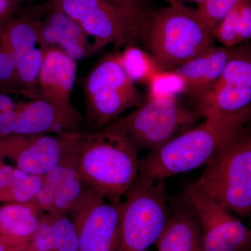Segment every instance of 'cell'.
<instances>
[{
    "mask_svg": "<svg viewBox=\"0 0 251 251\" xmlns=\"http://www.w3.org/2000/svg\"><path fill=\"white\" fill-rule=\"evenodd\" d=\"M243 1L245 0H205L194 12L211 34L227 15Z\"/></svg>",
    "mask_w": 251,
    "mask_h": 251,
    "instance_id": "cb8c5ba5",
    "label": "cell"
},
{
    "mask_svg": "<svg viewBox=\"0 0 251 251\" xmlns=\"http://www.w3.org/2000/svg\"><path fill=\"white\" fill-rule=\"evenodd\" d=\"M118 59L122 68L133 82L148 83L159 72L148 53L135 46H126L118 52Z\"/></svg>",
    "mask_w": 251,
    "mask_h": 251,
    "instance_id": "ffe728a7",
    "label": "cell"
},
{
    "mask_svg": "<svg viewBox=\"0 0 251 251\" xmlns=\"http://www.w3.org/2000/svg\"><path fill=\"white\" fill-rule=\"evenodd\" d=\"M0 42L14 57L23 95L35 99L44 57V50L38 41L36 18L30 15L14 16L0 23Z\"/></svg>",
    "mask_w": 251,
    "mask_h": 251,
    "instance_id": "4fadbf2b",
    "label": "cell"
},
{
    "mask_svg": "<svg viewBox=\"0 0 251 251\" xmlns=\"http://www.w3.org/2000/svg\"><path fill=\"white\" fill-rule=\"evenodd\" d=\"M250 251V250H249V251Z\"/></svg>",
    "mask_w": 251,
    "mask_h": 251,
    "instance_id": "8d00e7d4",
    "label": "cell"
},
{
    "mask_svg": "<svg viewBox=\"0 0 251 251\" xmlns=\"http://www.w3.org/2000/svg\"><path fill=\"white\" fill-rule=\"evenodd\" d=\"M82 130L60 134L10 135L0 138V157L31 175H45L80 143Z\"/></svg>",
    "mask_w": 251,
    "mask_h": 251,
    "instance_id": "8fae6325",
    "label": "cell"
},
{
    "mask_svg": "<svg viewBox=\"0 0 251 251\" xmlns=\"http://www.w3.org/2000/svg\"><path fill=\"white\" fill-rule=\"evenodd\" d=\"M238 5L234 8L218 27L211 32L214 40L225 47H234L243 44L239 34Z\"/></svg>",
    "mask_w": 251,
    "mask_h": 251,
    "instance_id": "4316f807",
    "label": "cell"
},
{
    "mask_svg": "<svg viewBox=\"0 0 251 251\" xmlns=\"http://www.w3.org/2000/svg\"><path fill=\"white\" fill-rule=\"evenodd\" d=\"M78 159L68 169L67 174L54 194L52 210L50 214H67L73 203L85 187L77 171Z\"/></svg>",
    "mask_w": 251,
    "mask_h": 251,
    "instance_id": "44dd1931",
    "label": "cell"
},
{
    "mask_svg": "<svg viewBox=\"0 0 251 251\" xmlns=\"http://www.w3.org/2000/svg\"><path fill=\"white\" fill-rule=\"evenodd\" d=\"M239 46H212L179 67L172 69L184 79V93L198 99L210 90L222 75L227 63L237 53Z\"/></svg>",
    "mask_w": 251,
    "mask_h": 251,
    "instance_id": "ac0fdd59",
    "label": "cell"
},
{
    "mask_svg": "<svg viewBox=\"0 0 251 251\" xmlns=\"http://www.w3.org/2000/svg\"><path fill=\"white\" fill-rule=\"evenodd\" d=\"M138 150L112 122L82 131L77 171L87 187L112 202L121 201L138 174Z\"/></svg>",
    "mask_w": 251,
    "mask_h": 251,
    "instance_id": "6da1fadb",
    "label": "cell"
},
{
    "mask_svg": "<svg viewBox=\"0 0 251 251\" xmlns=\"http://www.w3.org/2000/svg\"><path fill=\"white\" fill-rule=\"evenodd\" d=\"M106 1L120 7L130 10L133 12L139 13V14L147 12V11L144 9L145 0H106Z\"/></svg>",
    "mask_w": 251,
    "mask_h": 251,
    "instance_id": "4dcf8cb0",
    "label": "cell"
},
{
    "mask_svg": "<svg viewBox=\"0 0 251 251\" xmlns=\"http://www.w3.org/2000/svg\"><path fill=\"white\" fill-rule=\"evenodd\" d=\"M29 242V241H28ZM23 243V244H21V245L18 246L17 248H16V249H14V250L11 251H25L26 247H27V243Z\"/></svg>",
    "mask_w": 251,
    "mask_h": 251,
    "instance_id": "e575fe53",
    "label": "cell"
},
{
    "mask_svg": "<svg viewBox=\"0 0 251 251\" xmlns=\"http://www.w3.org/2000/svg\"><path fill=\"white\" fill-rule=\"evenodd\" d=\"M94 38V54L108 45L135 46L141 40L147 12H133L106 0H51Z\"/></svg>",
    "mask_w": 251,
    "mask_h": 251,
    "instance_id": "52a82bcc",
    "label": "cell"
},
{
    "mask_svg": "<svg viewBox=\"0 0 251 251\" xmlns=\"http://www.w3.org/2000/svg\"><path fill=\"white\" fill-rule=\"evenodd\" d=\"M184 191L198 216L203 251L250 250L251 230L234 214L206 196L196 183L185 185Z\"/></svg>",
    "mask_w": 251,
    "mask_h": 251,
    "instance_id": "30bf717a",
    "label": "cell"
},
{
    "mask_svg": "<svg viewBox=\"0 0 251 251\" xmlns=\"http://www.w3.org/2000/svg\"><path fill=\"white\" fill-rule=\"evenodd\" d=\"M154 244L157 251H203L197 214L184 194L171 201L166 226Z\"/></svg>",
    "mask_w": 251,
    "mask_h": 251,
    "instance_id": "e0dca14e",
    "label": "cell"
},
{
    "mask_svg": "<svg viewBox=\"0 0 251 251\" xmlns=\"http://www.w3.org/2000/svg\"><path fill=\"white\" fill-rule=\"evenodd\" d=\"M0 93L22 94L14 57L1 42H0Z\"/></svg>",
    "mask_w": 251,
    "mask_h": 251,
    "instance_id": "484cf974",
    "label": "cell"
},
{
    "mask_svg": "<svg viewBox=\"0 0 251 251\" xmlns=\"http://www.w3.org/2000/svg\"><path fill=\"white\" fill-rule=\"evenodd\" d=\"M168 1V0H167ZM191 1H194V2H196V4H198V7H200V6H202L203 4V3L204 2V1L205 0H191Z\"/></svg>",
    "mask_w": 251,
    "mask_h": 251,
    "instance_id": "d590c367",
    "label": "cell"
},
{
    "mask_svg": "<svg viewBox=\"0 0 251 251\" xmlns=\"http://www.w3.org/2000/svg\"><path fill=\"white\" fill-rule=\"evenodd\" d=\"M125 196L117 251H148L161 236L169 214L164 180L138 174Z\"/></svg>",
    "mask_w": 251,
    "mask_h": 251,
    "instance_id": "8992f818",
    "label": "cell"
},
{
    "mask_svg": "<svg viewBox=\"0 0 251 251\" xmlns=\"http://www.w3.org/2000/svg\"><path fill=\"white\" fill-rule=\"evenodd\" d=\"M196 100L198 113L204 117L229 116L251 110V56L247 46H239L219 80Z\"/></svg>",
    "mask_w": 251,
    "mask_h": 251,
    "instance_id": "7c38bea8",
    "label": "cell"
},
{
    "mask_svg": "<svg viewBox=\"0 0 251 251\" xmlns=\"http://www.w3.org/2000/svg\"><path fill=\"white\" fill-rule=\"evenodd\" d=\"M148 85V98H176L177 94L185 92L184 79L172 71L157 72Z\"/></svg>",
    "mask_w": 251,
    "mask_h": 251,
    "instance_id": "d4e9b609",
    "label": "cell"
},
{
    "mask_svg": "<svg viewBox=\"0 0 251 251\" xmlns=\"http://www.w3.org/2000/svg\"><path fill=\"white\" fill-rule=\"evenodd\" d=\"M18 110L0 112V138L10 136L14 133Z\"/></svg>",
    "mask_w": 251,
    "mask_h": 251,
    "instance_id": "f1b7e54d",
    "label": "cell"
},
{
    "mask_svg": "<svg viewBox=\"0 0 251 251\" xmlns=\"http://www.w3.org/2000/svg\"><path fill=\"white\" fill-rule=\"evenodd\" d=\"M44 175H26L14 178L9 187L0 191V201L7 202H32L44 184Z\"/></svg>",
    "mask_w": 251,
    "mask_h": 251,
    "instance_id": "603a6c76",
    "label": "cell"
},
{
    "mask_svg": "<svg viewBox=\"0 0 251 251\" xmlns=\"http://www.w3.org/2000/svg\"><path fill=\"white\" fill-rule=\"evenodd\" d=\"M0 157V191L9 187L14 179L15 168L3 163Z\"/></svg>",
    "mask_w": 251,
    "mask_h": 251,
    "instance_id": "f546056e",
    "label": "cell"
},
{
    "mask_svg": "<svg viewBox=\"0 0 251 251\" xmlns=\"http://www.w3.org/2000/svg\"><path fill=\"white\" fill-rule=\"evenodd\" d=\"M124 202H112L85 186L68 210L79 251H117Z\"/></svg>",
    "mask_w": 251,
    "mask_h": 251,
    "instance_id": "9c48e42d",
    "label": "cell"
},
{
    "mask_svg": "<svg viewBox=\"0 0 251 251\" xmlns=\"http://www.w3.org/2000/svg\"><path fill=\"white\" fill-rule=\"evenodd\" d=\"M239 11V34L242 43L249 41L251 37V0H245L238 4Z\"/></svg>",
    "mask_w": 251,
    "mask_h": 251,
    "instance_id": "83f0119b",
    "label": "cell"
},
{
    "mask_svg": "<svg viewBox=\"0 0 251 251\" xmlns=\"http://www.w3.org/2000/svg\"><path fill=\"white\" fill-rule=\"evenodd\" d=\"M85 98V125L100 129L115 121L125 111L143 103V96L126 74L118 52L101 57L82 82Z\"/></svg>",
    "mask_w": 251,
    "mask_h": 251,
    "instance_id": "5b68a950",
    "label": "cell"
},
{
    "mask_svg": "<svg viewBox=\"0 0 251 251\" xmlns=\"http://www.w3.org/2000/svg\"><path fill=\"white\" fill-rule=\"evenodd\" d=\"M199 114L181 106L176 98H148L115 123L138 150L155 151L194 127Z\"/></svg>",
    "mask_w": 251,
    "mask_h": 251,
    "instance_id": "ba28073f",
    "label": "cell"
},
{
    "mask_svg": "<svg viewBox=\"0 0 251 251\" xmlns=\"http://www.w3.org/2000/svg\"><path fill=\"white\" fill-rule=\"evenodd\" d=\"M18 0H0V23L14 16Z\"/></svg>",
    "mask_w": 251,
    "mask_h": 251,
    "instance_id": "1f68e13d",
    "label": "cell"
},
{
    "mask_svg": "<svg viewBox=\"0 0 251 251\" xmlns=\"http://www.w3.org/2000/svg\"><path fill=\"white\" fill-rule=\"evenodd\" d=\"M168 1L169 6L147 12L142 34L148 55L161 72L179 67L215 46L194 10L179 0Z\"/></svg>",
    "mask_w": 251,
    "mask_h": 251,
    "instance_id": "3957f363",
    "label": "cell"
},
{
    "mask_svg": "<svg viewBox=\"0 0 251 251\" xmlns=\"http://www.w3.org/2000/svg\"><path fill=\"white\" fill-rule=\"evenodd\" d=\"M22 244L7 239V238L0 236V251H11L17 248L18 246Z\"/></svg>",
    "mask_w": 251,
    "mask_h": 251,
    "instance_id": "836d02e7",
    "label": "cell"
},
{
    "mask_svg": "<svg viewBox=\"0 0 251 251\" xmlns=\"http://www.w3.org/2000/svg\"><path fill=\"white\" fill-rule=\"evenodd\" d=\"M85 117L75 108H67L36 97L21 102L12 135L60 134L81 130Z\"/></svg>",
    "mask_w": 251,
    "mask_h": 251,
    "instance_id": "5bb4252c",
    "label": "cell"
},
{
    "mask_svg": "<svg viewBox=\"0 0 251 251\" xmlns=\"http://www.w3.org/2000/svg\"><path fill=\"white\" fill-rule=\"evenodd\" d=\"M76 74V61L57 48L44 49L38 75L36 97L73 108L72 94Z\"/></svg>",
    "mask_w": 251,
    "mask_h": 251,
    "instance_id": "2e32d148",
    "label": "cell"
},
{
    "mask_svg": "<svg viewBox=\"0 0 251 251\" xmlns=\"http://www.w3.org/2000/svg\"><path fill=\"white\" fill-rule=\"evenodd\" d=\"M196 184L232 214L251 211V133L247 125L232 133L204 166Z\"/></svg>",
    "mask_w": 251,
    "mask_h": 251,
    "instance_id": "277c9868",
    "label": "cell"
},
{
    "mask_svg": "<svg viewBox=\"0 0 251 251\" xmlns=\"http://www.w3.org/2000/svg\"><path fill=\"white\" fill-rule=\"evenodd\" d=\"M251 110L224 117H206L201 125L178 135L139 159V175L165 180L204 166L221 144L249 123Z\"/></svg>",
    "mask_w": 251,
    "mask_h": 251,
    "instance_id": "7a4b0ae2",
    "label": "cell"
},
{
    "mask_svg": "<svg viewBox=\"0 0 251 251\" xmlns=\"http://www.w3.org/2000/svg\"><path fill=\"white\" fill-rule=\"evenodd\" d=\"M44 212L34 201L8 202L0 207V236L23 244L32 237Z\"/></svg>",
    "mask_w": 251,
    "mask_h": 251,
    "instance_id": "d6986e66",
    "label": "cell"
},
{
    "mask_svg": "<svg viewBox=\"0 0 251 251\" xmlns=\"http://www.w3.org/2000/svg\"><path fill=\"white\" fill-rule=\"evenodd\" d=\"M21 103V102L14 101V99L9 97V94L0 93V112L18 110Z\"/></svg>",
    "mask_w": 251,
    "mask_h": 251,
    "instance_id": "d6a6232c",
    "label": "cell"
},
{
    "mask_svg": "<svg viewBox=\"0 0 251 251\" xmlns=\"http://www.w3.org/2000/svg\"><path fill=\"white\" fill-rule=\"evenodd\" d=\"M46 214L53 238L54 251H79L76 230L69 214Z\"/></svg>",
    "mask_w": 251,
    "mask_h": 251,
    "instance_id": "7402d4cb",
    "label": "cell"
},
{
    "mask_svg": "<svg viewBox=\"0 0 251 251\" xmlns=\"http://www.w3.org/2000/svg\"><path fill=\"white\" fill-rule=\"evenodd\" d=\"M48 11L44 18H36L38 41L41 49L57 48L76 62L94 54L90 36L76 21L51 1Z\"/></svg>",
    "mask_w": 251,
    "mask_h": 251,
    "instance_id": "9a60e30c",
    "label": "cell"
}]
</instances>
